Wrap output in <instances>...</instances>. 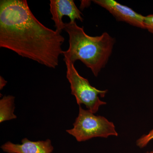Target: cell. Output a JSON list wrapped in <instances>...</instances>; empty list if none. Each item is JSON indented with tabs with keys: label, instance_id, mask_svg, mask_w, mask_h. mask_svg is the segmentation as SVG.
Returning a JSON list of instances; mask_svg holds the SVG:
<instances>
[{
	"label": "cell",
	"instance_id": "30bf717a",
	"mask_svg": "<svg viewBox=\"0 0 153 153\" xmlns=\"http://www.w3.org/2000/svg\"><path fill=\"white\" fill-rule=\"evenodd\" d=\"M145 28L150 33H153V14L145 16Z\"/></svg>",
	"mask_w": 153,
	"mask_h": 153
},
{
	"label": "cell",
	"instance_id": "52a82bcc",
	"mask_svg": "<svg viewBox=\"0 0 153 153\" xmlns=\"http://www.w3.org/2000/svg\"><path fill=\"white\" fill-rule=\"evenodd\" d=\"M21 144L7 142L1 146L7 153H52L54 147L50 140L32 141L27 138L22 140Z\"/></svg>",
	"mask_w": 153,
	"mask_h": 153
},
{
	"label": "cell",
	"instance_id": "7c38bea8",
	"mask_svg": "<svg viewBox=\"0 0 153 153\" xmlns=\"http://www.w3.org/2000/svg\"><path fill=\"white\" fill-rule=\"evenodd\" d=\"M146 153H153V151H152V152H147Z\"/></svg>",
	"mask_w": 153,
	"mask_h": 153
},
{
	"label": "cell",
	"instance_id": "8fae6325",
	"mask_svg": "<svg viewBox=\"0 0 153 153\" xmlns=\"http://www.w3.org/2000/svg\"><path fill=\"white\" fill-rule=\"evenodd\" d=\"M7 81L4 79L2 76H0V90H1L6 85Z\"/></svg>",
	"mask_w": 153,
	"mask_h": 153
},
{
	"label": "cell",
	"instance_id": "277c9868",
	"mask_svg": "<svg viewBox=\"0 0 153 153\" xmlns=\"http://www.w3.org/2000/svg\"><path fill=\"white\" fill-rule=\"evenodd\" d=\"M66 67V77L70 84L71 94L74 96L78 105H85L88 110L95 114L100 107L106 104L99 96L104 97L107 90H100L91 86L87 79L80 76L74 66L68 60L65 61Z\"/></svg>",
	"mask_w": 153,
	"mask_h": 153
},
{
	"label": "cell",
	"instance_id": "3957f363",
	"mask_svg": "<svg viewBox=\"0 0 153 153\" xmlns=\"http://www.w3.org/2000/svg\"><path fill=\"white\" fill-rule=\"evenodd\" d=\"M79 142L94 137L107 138L118 135L114 124L102 116H96L79 105V114L73 124V128L66 130Z\"/></svg>",
	"mask_w": 153,
	"mask_h": 153
},
{
	"label": "cell",
	"instance_id": "8992f818",
	"mask_svg": "<svg viewBox=\"0 0 153 153\" xmlns=\"http://www.w3.org/2000/svg\"><path fill=\"white\" fill-rule=\"evenodd\" d=\"M94 2L109 11L118 21L125 22L137 27L146 29L145 16L127 6L113 0H94Z\"/></svg>",
	"mask_w": 153,
	"mask_h": 153
},
{
	"label": "cell",
	"instance_id": "9c48e42d",
	"mask_svg": "<svg viewBox=\"0 0 153 153\" xmlns=\"http://www.w3.org/2000/svg\"><path fill=\"white\" fill-rule=\"evenodd\" d=\"M153 139V129L146 135H144L137 140L136 144L139 147L142 149L145 147Z\"/></svg>",
	"mask_w": 153,
	"mask_h": 153
},
{
	"label": "cell",
	"instance_id": "6da1fadb",
	"mask_svg": "<svg viewBox=\"0 0 153 153\" xmlns=\"http://www.w3.org/2000/svg\"><path fill=\"white\" fill-rule=\"evenodd\" d=\"M65 41L58 30L36 19L26 0L0 1V47L51 68L59 63Z\"/></svg>",
	"mask_w": 153,
	"mask_h": 153
},
{
	"label": "cell",
	"instance_id": "ba28073f",
	"mask_svg": "<svg viewBox=\"0 0 153 153\" xmlns=\"http://www.w3.org/2000/svg\"><path fill=\"white\" fill-rule=\"evenodd\" d=\"M15 97L13 96H4L0 100V123L17 118L14 114Z\"/></svg>",
	"mask_w": 153,
	"mask_h": 153
},
{
	"label": "cell",
	"instance_id": "7a4b0ae2",
	"mask_svg": "<svg viewBox=\"0 0 153 153\" xmlns=\"http://www.w3.org/2000/svg\"><path fill=\"white\" fill-rule=\"evenodd\" d=\"M64 30L69 36V47L62 54L64 61L74 64L76 60H80L97 76L111 55L114 38L106 32L100 36H88L76 22L65 23Z\"/></svg>",
	"mask_w": 153,
	"mask_h": 153
},
{
	"label": "cell",
	"instance_id": "5b68a950",
	"mask_svg": "<svg viewBox=\"0 0 153 153\" xmlns=\"http://www.w3.org/2000/svg\"><path fill=\"white\" fill-rule=\"evenodd\" d=\"M49 6L52 19L55 22L56 30L60 33L65 27L62 20L64 16L68 17L70 22H75L76 19L83 21L82 14L73 0H50Z\"/></svg>",
	"mask_w": 153,
	"mask_h": 153
}]
</instances>
